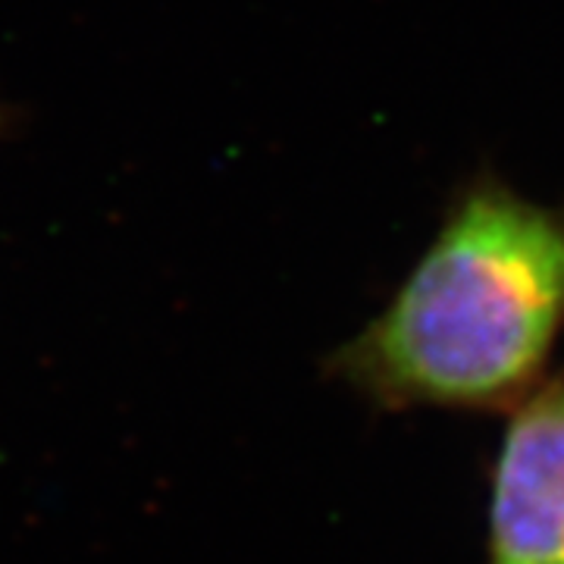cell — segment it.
I'll list each match as a JSON object with an SVG mask.
<instances>
[{
    "instance_id": "6da1fadb",
    "label": "cell",
    "mask_w": 564,
    "mask_h": 564,
    "mask_svg": "<svg viewBox=\"0 0 564 564\" xmlns=\"http://www.w3.org/2000/svg\"><path fill=\"white\" fill-rule=\"evenodd\" d=\"M562 329L564 204L484 173L333 370L383 404L489 408L524 399Z\"/></svg>"
},
{
    "instance_id": "7a4b0ae2",
    "label": "cell",
    "mask_w": 564,
    "mask_h": 564,
    "mask_svg": "<svg viewBox=\"0 0 564 564\" xmlns=\"http://www.w3.org/2000/svg\"><path fill=\"white\" fill-rule=\"evenodd\" d=\"M489 499V564H564V367L518 399Z\"/></svg>"
}]
</instances>
